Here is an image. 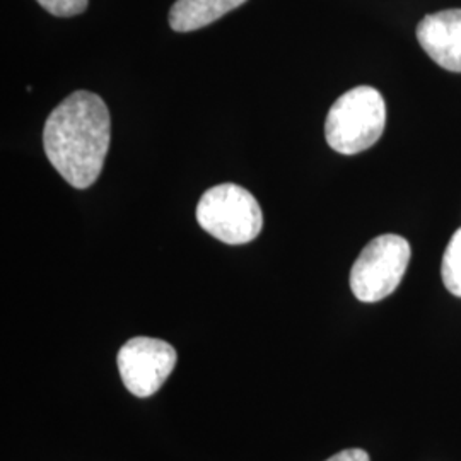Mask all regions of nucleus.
I'll return each instance as SVG.
<instances>
[{"label":"nucleus","mask_w":461,"mask_h":461,"mask_svg":"<svg viewBox=\"0 0 461 461\" xmlns=\"http://www.w3.org/2000/svg\"><path fill=\"white\" fill-rule=\"evenodd\" d=\"M441 276L453 296L461 297V228L453 234L443 255Z\"/></svg>","instance_id":"obj_8"},{"label":"nucleus","mask_w":461,"mask_h":461,"mask_svg":"<svg viewBox=\"0 0 461 461\" xmlns=\"http://www.w3.org/2000/svg\"><path fill=\"white\" fill-rule=\"evenodd\" d=\"M417 40L438 66L461 74V9L424 17L417 26Z\"/></svg>","instance_id":"obj_6"},{"label":"nucleus","mask_w":461,"mask_h":461,"mask_svg":"<svg viewBox=\"0 0 461 461\" xmlns=\"http://www.w3.org/2000/svg\"><path fill=\"white\" fill-rule=\"evenodd\" d=\"M197 221L215 240L226 245H245L260 234L264 214L247 188L222 183L198 200Z\"/></svg>","instance_id":"obj_3"},{"label":"nucleus","mask_w":461,"mask_h":461,"mask_svg":"<svg viewBox=\"0 0 461 461\" xmlns=\"http://www.w3.org/2000/svg\"><path fill=\"white\" fill-rule=\"evenodd\" d=\"M176 350L152 337H133L118 350L116 364L125 388L139 398L159 392L175 369Z\"/></svg>","instance_id":"obj_5"},{"label":"nucleus","mask_w":461,"mask_h":461,"mask_svg":"<svg viewBox=\"0 0 461 461\" xmlns=\"http://www.w3.org/2000/svg\"><path fill=\"white\" fill-rule=\"evenodd\" d=\"M110 112L98 95L76 91L47 118L43 148L51 166L74 188L96 182L110 146Z\"/></svg>","instance_id":"obj_1"},{"label":"nucleus","mask_w":461,"mask_h":461,"mask_svg":"<svg viewBox=\"0 0 461 461\" xmlns=\"http://www.w3.org/2000/svg\"><path fill=\"white\" fill-rule=\"evenodd\" d=\"M386 125V104L378 89L359 86L337 99L330 108L325 137L330 148L346 156L375 146Z\"/></svg>","instance_id":"obj_2"},{"label":"nucleus","mask_w":461,"mask_h":461,"mask_svg":"<svg viewBox=\"0 0 461 461\" xmlns=\"http://www.w3.org/2000/svg\"><path fill=\"white\" fill-rule=\"evenodd\" d=\"M327 461H371L369 460V455L364 451V449H359V447H350V449H344V451H340V453H337V455H333L331 458H329Z\"/></svg>","instance_id":"obj_10"},{"label":"nucleus","mask_w":461,"mask_h":461,"mask_svg":"<svg viewBox=\"0 0 461 461\" xmlns=\"http://www.w3.org/2000/svg\"><path fill=\"white\" fill-rule=\"evenodd\" d=\"M247 0H176L169 11V26L178 33L205 28Z\"/></svg>","instance_id":"obj_7"},{"label":"nucleus","mask_w":461,"mask_h":461,"mask_svg":"<svg viewBox=\"0 0 461 461\" xmlns=\"http://www.w3.org/2000/svg\"><path fill=\"white\" fill-rule=\"evenodd\" d=\"M411 245L398 234H383L364 248L350 270V289L363 303L393 294L411 262Z\"/></svg>","instance_id":"obj_4"},{"label":"nucleus","mask_w":461,"mask_h":461,"mask_svg":"<svg viewBox=\"0 0 461 461\" xmlns=\"http://www.w3.org/2000/svg\"><path fill=\"white\" fill-rule=\"evenodd\" d=\"M38 4L53 16L72 17L84 13L89 0H38Z\"/></svg>","instance_id":"obj_9"}]
</instances>
